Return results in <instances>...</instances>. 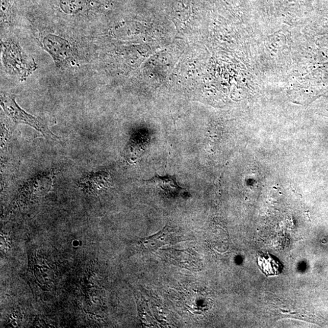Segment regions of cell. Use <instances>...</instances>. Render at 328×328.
Returning <instances> with one entry per match:
<instances>
[{
  "label": "cell",
  "mask_w": 328,
  "mask_h": 328,
  "mask_svg": "<svg viewBox=\"0 0 328 328\" xmlns=\"http://www.w3.org/2000/svg\"><path fill=\"white\" fill-rule=\"evenodd\" d=\"M3 60L12 74L27 77L37 68L33 59L25 55L18 43L13 41L3 43Z\"/></svg>",
  "instance_id": "6da1fadb"
},
{
  "label": "cell",
  "mask_w": 328,
  "mask_h": 328,
  "mask_svg": "<svg viewBox=\"0 0 328 328\" xmlns=\"http://www.w3.org/2000/svg\"><path fill=\"white\" fill-rule=\"evenodd\" d=\"M1 105L7 115L15 123H23L33 127L37 131L42 133L46 138H57V137L50 131L47 127L40 119L28 114L19 107L15 103V98L6 93H2Z\"/></svg>",
  "instance_id": "7a4b0ae2"
},
{
  "label": "cell",
  "mask_w": 328,
  "mask_h": 328,
  "mask_svg": "<svg viewBox=\"0 0 328 328\" xmlns=\"http://www.w3.org/2000/svg\"><path fill=\"white\" fill-rule=\"evenodd\" d=\"M165 256L173 261L177 265L191 270H199V260L196 253L192 249L179 250L176 249L162 250Z\"/></svg>",
  "instance_id": "3957f363"
},
{
  "label": "cell",
  "mask_w": 328,
  "mask_h": 328,
  "mask_svg": "<svg viewBox=\"0 0 328 328\" xmlns=\"http://www.w3.org/2000/svg\"><path fill=\"white\" fill-rule=\"evenodd\" d=\"M178 238V232L173 228L166 226L157 234L142 240V243L146 249L155 250L165 245L174 244Z\"/></svg>",
  "instance_id": "277c9868"
},
{
  "label": "cell",
  "mask_w": 328,
  "mask_h": 328,
  "mask_svg": "<svg viewBox=\"0 0 328 328\" xmlns=\"http://www.w3.org/2000/svg\"><path fill=\"white\" fill-rule=\"evenodd\" d=\"M43 42L46 50L57 61L66 59L71 53L69 43L58 36L50 35L44 38Z\"/></svg>",
  "instance_id": "5b68a950"
},
{
  "label": "cell",
  "mask_w": 328,
  "mask_h": 328,
  "mask_svg": "<svg viewBox=\"0 0 328 328\" xmlns=\"http://www.w3.org/2000/svg\"><path fill=\"white\" fill-rule=\"evenodd\" d=\"M257 260L261 271L266 276L279 275L283 272L284 267L282 262L269 253L258 254Z\"/></svg>",
  "instance_id": "8992f818"
},
{
  "label": "cell",
  "mask_w": 328,
  "mask_h": 328,
  "mask_svg": "<svg viewBox=\"0 0 328 328\" xmlns=\"http://www.w3.org/2000/svg\"><path fill=\"white\" fill-rule=\"evenodd\" d=\"M149 182H152L162 190L167 191L170 193L179 192L181 189L178 186L174 178L170 176L161 177L156 174L155 176L149 180Z\"/></svg>",
  "instance_id": "52a82bcc"
},
{
  "label": "cell",
  "mask_w": 328,
  "mask_h": 328,
  "mask_svg": "<svg viewBox=\"0 0 328 328\" xmlns=\"http://www.w3.org/2000/svg\"><path fill=\"white\" fill-rule=\"evenodd\" d=\"M60 6L67 13H74L81 9L82 6L80 0H62Z\"/></svg>",
  "instance_id": "ba28073f"
}]
</instances>
